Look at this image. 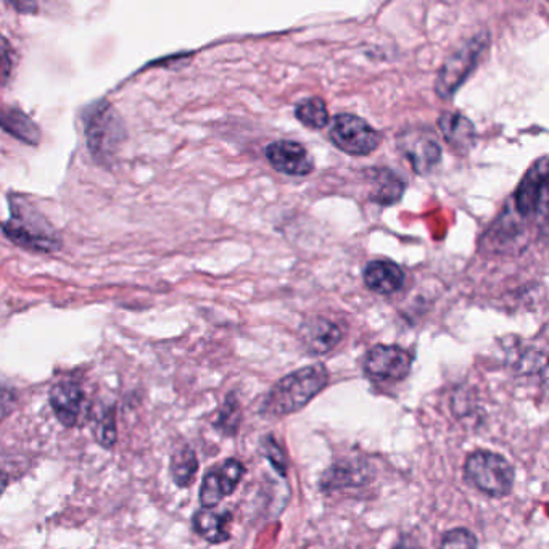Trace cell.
Instances as JSON below:
<instances>
[{
  "mask_svg": "<svg viewBox=\"0 0 549 549\" xmlns=\"http://www.w3.org/2000/svg\"><path fill=\"white\" fill-rule=\"evenodd\" d=\"M9 219L2 224L5 237L28 252L52 255L62 248V236L25 195L9 197Z\"/></svg>",
  "mask_w": 549,
  "mask_h": 549,
  "instance_id": "obj_1",
  "label": "cell"
},
{
  "mask_svg": "<svg viewBox=\"0 0 549 549\" xmlns=\"http://www.w3.org/2000/svg\"><path fill=\"white\" fill-rule=\"evenodd\" d=\"M329 371L324 364H311L277 380L266 395L260 413L282 419L302 411L313 398L329 385Z\"/></svg>",
  "mask_w": 549,
  "mask_h": 549,
  "instance_id": "obj_2",
  "label": "cell"
},
{
  "mask_svg": "<svg viewBox=\"0 0 549 549\" xmlns=\"http://www.w3.org/2000/svg\"><path fill=\"white\" fill-rule=\"evenodd\" d=\"M466 479L483 495L506 498L514 490L516 471L504 456L495 451L475 450L464 464Z\"/></svg>",
  "mask_w": 549,
  "mask_h": 549,
  "instance_id": "obj_3",
  "label": "cell"
},
{
  "mask_svg": "<svg viewBox=\"0 0 549 549\" xmlns=\"http://www.w3.org/2000/svg\"><path fill=\"white\" fill-rule=\"evenodd\" d=\"M87 149L95 160L108 165L123 144L126 131L121 116L108 102L95 105L86 115Z\"/></svg>",
  "mask_w": 549,
  "mask_h": 549,
  "instance_id": "obj_4",
  "label": "cell"
},
{
  "mask_svg": "<svg viewBox=\"0 0 549 549\" xmlns=\"http://www.w3.org/2000/svg\"><path fill=\"white\" fill-rule=\"evenodd\" d=\"M329 139L337 149L351 157H366L379 149L382 136L361 116L339 113L331 121Z\"/></svg>",
  "mask_w": 549,
  "mask_h": 549,
  "instance_id": "obj_5",
  "label": "cell"
},
{
  "mask_svg": "<svg viewBox=\"0 0 549 549\" xmlns=\"http://www.w3.org/2000/svg\"><path fill=\"white\" fill-rule=\"evenodd\" d=\"M488 34L482 33L474 36L471 41L464 42L463 46L446 58L445 65L438 73L435 81V92L442 99H450L456 94L459 87L469 78L474 68L479 63L480 55L487 49Z\"/></svg>",
  "mask_w": 549,
  "mask_h": 549,
  "instance_id": "obj_6",
  "label": "cell"
},
{
  "mask_svg": "<svg viewBox=\"0 0 549 549\" xmlns=\"http://www.w3.org/2000/svg\"><path fill=\"white\" fill-rule=\"evenodd\" d=\"M49 401L58 422L67 429L83 427L91 419L92 405H89L81 385L73 380H62L55 384L50 389Z\"/></svg>",
  "mask_w": 549,
  "mask_h": 549,
  "instance_id": "obj_7",
  "label": "cell"
},
{
  "mask_svg": "<svg viewBox=\"0 0 549 549\" xmlns=\"http://www.w3.org/2000/svg\"><path fill=\"white\" fill-rule=\"evenodd\" d=\"M413 355L398 345H376L364 360V374L372 380L401 382L413 368Z\"/></svg>",
  "mask_w": 549,
  "mask_h": 549,
  "instance_id": "obj_8",
  "label": "cell"
},
{
  "mask_svg": "<svg viewBox=\"0 0 549 549\" xmlns=\"http://www.w3.org/2000/svg\"><path fill=\"white\" fill-rule=\"evenodd\" d=\"M398 147L417 174L426 176L442 161V147L429 128H409L398 136Z\"/></svg>",
  "mask_w": 549,
  "mask_h": 549,
  "instance_id": "obj_9",
  "label": "cell"
},
{
  "mask_svg": "<svg viewBox=\"0 0 549 549\" xmlns=\"http://www.w3.org/2000/svg\"><path fill=\"white\" fill-rule=\"evenodd\" d=\"M245 475V466L239 459H226L219 466L211 467L200 487L202 508H216L226 496L236 492Z\"/></svg>",
  "mask_w": 549,
  "mask_h": 549,
  "instance_id": "obj_10",
  "label": "cell"
},
{
  "mask_svg": "<svg viewBox=\"0 0 549 549\" xmlns=\"http://www.w3.org/2000/svg\"><path fill=\"white\" fill-rule=\"evenodd\" d=\"M546 176H548V157H541L533 163L532 168L525 173L521 184L517 187L514 202L519 215L524 218H533L538 216L540 211L545 213L546 200H548Z\"/></svg>",
  "mask_w": 549,
  "mask_h": 549,
  "instance_id": "obj_11",
  "label": "cell"
},
{
  "mask_svg": "<svg viewBox=\"0 0 549 549\" xmlns=\"http://www.w3.org/2000/svg\"><path fill=\"white\" fill-rule=\"evenodd\" d=\"M266 158L274 170L287 176L305 178L313 173L314 161L300 142L276 141L266 147Z\"/></svg>",
  "mask_w": 549,
  "mask_h": 549,
  "instance_id": "obj_12",
  "label": "cell"
},
{
  "mask_svg": "<svg viewBox=\"0 0 549 549\" xmlns=\"http://www.w3.org/2000/svg\"><path fill=\"white\" fill-rule=\"evenodd\" d=\"M371 480V467L361 458L342 459L326 469L319 479L322 493H334L345 488L361 487Z\"/></svg>",
  "mask_w": 549,
  "mask_h": 549,
  "instance_id": "obj_13",
  "label": "cell"
},
{
  "mask_svg": "<svg viewBox=\"0 0 549 549\" xmlns=\"http://www.w3.org/2000/svg\"><path fill=\"white\" fill-rule=\"evenodd\" d=\"M302 342L311 355H327L342 342L340 327L329 319L314 318L306 321L300 329Z\"/></svg>",
  "mask_w": 549,
  "mask_h": 549,
  "instance_id": "obj_14",
  "label": "cell"
},
{
  "mask_svg": "<svg viewBox=\"0 0 549 549\" xmlns=\"http://www.w3.org/2000/svg\"><path fill=\"white\" fill-rule=\"evenodd\" d=\"M364 284L379 295H392L405 284L403 269L389 260L369 261L364 268Z\"/></svg>",
  "mask_w": 549,
  "mask_h": 549,
  "instance_id": "obj_15",
  "label": "cell"
},
{
  "mask_svg": "<svg viewBox=\"0 0 549 549\" xmlns=\"http://www.w3.org/2000/svg\"><path fill=\"white\" fill-rule=\"evenodd\" d=\"M368 181L371 184L369 200L382 207L395 205L405 194L406 182L389 168H372L368 171Z\"/></svg>",
  "mask_w": 549,
  "mask_h": 549,
  "instance_id": "obj_16",
  "label": "cell"
},
{
  "mask_svg": "<svg viewBox=\"0 0 549 549\" xmlns=\"http://www.w3.org/2000/svg\"><path fill=\"white\" fill-rule=\"evenodd\" d=\"M231 522V512L216 511L215 508H200L192 517L195 533L211 545H221L231 540V532H229Z\"/></svg>",
  "mask_w": 549,
  "mask_h": 549,
  "instance_id": "obj_17",
  "label": "cell"
},
{
  "mask_svg": "<svg viewBox=\"0 0 549 549\" xmlns=\"http://www.w3.org/2000/svg\"><path fill=\"white\" fill-rule=\"evenodd\" d=\"M438 128L446 142L458 152H469L477 141L474 123L461 113H443L438 120Z\"/></svg>",
  "mask_w": 549,
  "mask_h": 549,
  "instance_id": "obj_18",
  "label": "cell"
},
{
  "mask_svg": "<svg viewBox=\"0 0 549 549\" xmlns=\"http://www.w3.org/2000/svg\"><path fill=\"white\" fill-rule=\"evenodd\" d=\"M0 128L25 144L38 145L41 142L38 124L18 108L0 107Z\"/></svg>",
  "mask_w": 549,
  "mask_h": 549,
  "instance_id": "obj_19",
  "label": "cell"
},
{
  "mask_svg": "<svg viewBox=\"0 0 549 549\" xmlns=\"http://www.w3.org/2000/svg\"><path fill=\"white\" fill-rule=\"evenodd\" d=\"M199 472V459L194 448L190 445H181L173 451L170 461V474L176 487L187 488L194 483L195 475Z\"/></svg>",
  "mask_w": 549,
  "mask_h": 549,
  "instance_id": "obj_20",
  "label": "cell"
},
{
  "mask_svg": "<svg viewBox=\"0 0 549 549\" xmlns=\"http://www.w3.org/2000/svg\"><path fill=\"white\" fill-rule=\"evenodd\" d=\"M94 422V437L102 448L112 450L118 440V430H116L115 406H102L97 411H92L91 419Z\"/></svg>",
  "mask_w": 549,
  "mask_h": 549,
  "instance_id": "obj_21",
  "label": "cell"
},
{
  "mask_svg": "<svg viewBox=\"0 0 549 549\" xmlns=\"http://www.w3.org/2000/svg\"><path fill=\"white\" fill-rule=\"evenodd\" d=\"M297 120L310 129L326 128L331 116L327 112V105L321 97H308L295 107Z\"/></svg>",
  "mask_w": 549,
  "mask_h": 549,
  "instance_id": "obj_22",
  "label": "cell"
},
{
  "mask_svg": "<svg viewBox=\"0 0 549 549\" xmlns=\"http://www.w3.org/2000/svg\"><path fill=\"white\" fill-rule=\"evenodd\" d=\"M240 422H242V409H240L239 400L236 395H229L224 400L223 406L218 411V416L215 419V429L224 437H234L239 430Z\"/></svg>",
  "mask_w": 549,
  "mask_h": 549,
  "instance_id": "obj_23",
  "label": "cell"
},
{
  "mask_svg": "<svg viewBox=\"0 0 549 549\" xmlns=\"http://www.w3.org/2000/svg\"><path fill=\"white\" fill-rule=\"evenodd\" d=\"M260 451L261 455L265 456L269 464L274 467V471L277 474H281L282 477L287 475V471H289V459L285 455L284 448L277 443L273 435H266V437L261 438Z\"/></svg>",
  "mask_w": 549,
  "mask_h": 549,
  "instance_id": "obj_24",
  "label": "cell"
},
{
  "mask_svg": "<svg viewBox=\"0 0 549 549\" xmlns=\"http://www.w3.org/2000/svg\"><path fill=\"white\" fill-rule=\"evenodd\" d=\"M438 549H479V540L471 530L456 527L443 535Z\"/></svg>",
  "mask_w": 549,
  "mask_h": 549,
  "instance_id": "obj_25",
  "label": "cell"
},
{
  "mask_svg": "<svg viewBox=\"0 0 549 549\" xmlns=\"http://www.w3.org/2000/svg\"><path fill=\"white\" fill-rule=\"evenodd\" d=\"M13 68V50L9 41L0 36V78L7 81Z\"/></svg>",
  "mask_w": 549,
  "mask_h": 549,
  "instance_id": "obj_26",
  "label": "cell"
},
{
  "mask_svg": "<svg viewBox=\"0 0 549 549\" xmlns=\"http://www.w3.org/2000/svg\"><path fill=\"white\" fill-rule=\"evenodd\" d=\"M15 406V393L0 385V421L12 411Z\"/></svg>",
  "mask_w": 549,
  "mask_h": 549,
  "instance_id": "obj_27",
  "label": "cell"
},
{
  "mask_svg": "<svg viewBox=\"0 0 549 549\" xmlns=\"http://www.w3.org/2000/svg\"><path fill=\"white\" fill-rule=\"evenodd\" d=\"M393 549H424L414 538L401 537L400 540L395 543Z\"/></svg>",
  "mask_w": 549,
  "mask_h": 549,
  "instance_id": "obj_28",
  "label": "cell"
},
{
  "mask_svg": "<svg viewBox=\"0 0 549 549\" xmlns=\"http://www.w3.org/2000/svg\"><path fill=\"white\" fill-rule=\"evenodd\" d=\"M10 7L15 10H20L21 13H31L38 9L36 4H21V2H9Z\"/></svg>",
  "mask_w": 549,
  "mask_h": 549,
  "instance_id": "obj_29",
  "label": "cell"
},
{
  "mask_svg": "<svg viewBox=\"0 0 549 549\" xmlns=\"http://www.w3.org/2000/svg\"><path fill=\"white\" fill-rule=\"evenodd\" d=\"M9 485V474H5V472L0 471V498H2V495H4L5 492H7V488H9Z\"/></svg>",
  "mask_w": 549,
  "mask_h": 549,
  "instance_id": "obj_30",
  "label": "cell"
}]
</instances>
